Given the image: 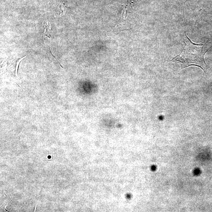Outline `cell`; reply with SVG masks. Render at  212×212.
<instances>
[{
	"label": "cell",
	"instance_id": "6da1fadb",
	"mask_svg": "<svg viewBox=\"0 0 212 212\" xmlns=\"http://www.w3.org/2000/svg\"><path fill=\"white\" fill-rule=\"evenodd\" d=\"M185 46L182 52L169 61L179 63L182 69L190 66H198L203 71L206 66L204 56L210 48L209 43H194L186 35Z\"/></svg>",
	"mask_w": 212,
	"mask_h": 212
},
{
	"label": "cell",
	"instance_id": "7a4b0ae2",
	"mask_svg": "<svg viewBox=\"0 0 212 212\" xmlns=\"http://www.w3.org/2000/svg\"><path fill=\"white\" fill-rule=\"evenodd\" d=\"M26 57V56H25L24 57H23V58H21V59H19V60L17 62V63L16 69H15V73H16V75L17 76V77H18V76H17L18 69V67H19V65L20 62H21V60H22V59H24V58H25Z\"/></svg>",
	"mask_w": 212,
	"mask_h": 212
}]
</instances>
